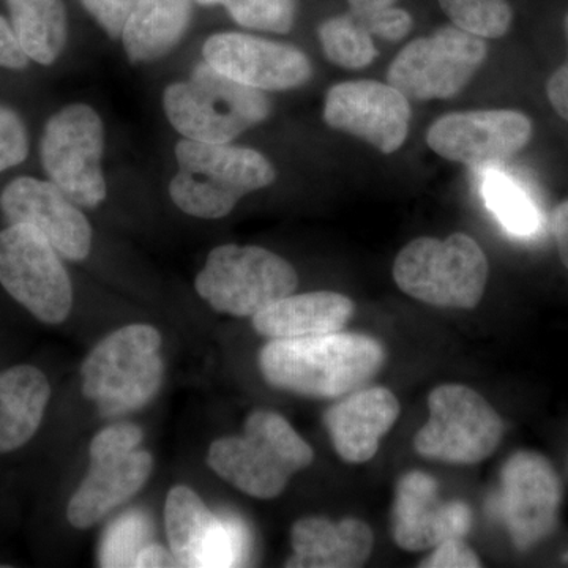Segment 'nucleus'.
Wrapping results in <instances>:
<instances>
[{
    "label": "nucleus",
    "mask_w": 568,
    "mask_h": 568,
    "mask_svg": "<svg viewBox=\"0 0 568 568\" xmlns=\"http://www.w3.org/2000/svg\"><path fill=\"white\" fill-rule=\"evenodd\" d=\"M386 362L373 336L335 334L271 339L261 349L264 379L280 390L310 398H338L372 381Z\"/></svg>",
    "instance_id": "f257e3e1"
},
{
    "label": "nucleus",
    "mask_w": 568,
    "mask_h": 568,
    "mask_svg": "<svg viewBox=\"0 0 568 568\" xmlns=\"http://www.w3.org/2000/svg\"><path fill=\"white\" fill-rule=\"evenodd\" d=\"M488 260L473 237L463 233L446 241L420 237L396 256L394 278L417 301L444 308H476L488 282Z\"/></svg>",
    "instance_id": "423d86ee"
},
{
    "label": "nucleus",
    "mask_w": 568,
    "mask_h": 568,
    "mask_svg": "<svg viewBox=\"0 0 568 568\" xmlns=\"http://www.w3.org/2000/svg\"><path fill=\"white\" fill-rule=\"evenodd\" d=\"M487 43L457 26L410 41L387 71V82L407 100L458 95L487 59Z\"/></svg>",
    "instance_id": "9d476101"
},
{
    "label": "nucleus",
    "mask_w": 568,
    "mask_h": 568,
    "mask_svg": "<svg viewBox=\"0 0 568 568\" xmlns=\"http://www.w3.org/2000/svg\"><path fill=\"white\" fill-rule=\"evenodd\" d=\"M29 65V58L22 50L13 28L6 18L0 17V67L22 70Z\"/></svg>",
    "instance_id": "f704fd0d"
},
{
    "label": "nucleus",
    "mask_w": 568,
    "mask_h": 568,
    "mask_svg": "<svg viewBox=\"0 0 568 568\" xmlns=\"http://www.w3.org/2000/svg\"><path fill=\"white\" fill-rule=\"evenodd\" d=\"M362 26L372 33L386 41H399L407 37L413 29V17L406 10L388 7L376 13L369 14L364 20H357Z\"/></svg>",
    "instance_id": "2f4dec72"
},
{
    "label": "nucleus",
    "mask_w": 568,
    "mask_h": 568,
    "mask_svg": "<svg viewBox=\"0 0 568 568\" xmlns=\"http://www.w3.org/2000/svg\"><path fill=\"white\" fill-rule=\"evenodd\" d=\"M223 6L244 28L275 33L293 29L294 0H223Z\"/></svg>",
    "instance_id": "c85d7f7f"
},
{
    "label": "nucleus",
    "mask_w": 568,
    "mask_h": 568,
    "mask_svg": "<svg viewBox=\"0 0 568 568\" xmlns=\"http://www.w3.org/2000/svg\"><path fill=\"white\" fill-rule=\"evenodd\" d=\"M548 99L560 118L568 121V67H559L549 78Z\"/></svg>",
    "instance_id": "c9c22d12"
},
{
    "label": "nucleus",
    "mask_w": 568,
    "mask_h": 568,
    "mask_svg": "<svg viewBox=\"0 0 568 568\" xmlns=\"http://www.w3.org/2000/svg\"><path fill=\"white\" fill-rule=\"evenodd\" d=\"M552 233L564 265L568 268V201H564L552 213Z\"/></svg>",
    "instance_id": "4c0bfd02"
},
{
    "label": "nucleus",
    "mask_w": 568,
    "mask_h": 568,
    "mask_svg": "<svg viewBox=\"0 0 568 568\" xmlns=\"http://www.w3.org/2000/svg\"><path fill=\"white\" fill-rule=\"evenodd\" d=\"M152 467V455L145 450H134L121 458L91 462L88 476L67 508L70 525L77 529L92 528L144 487Z\"/></svg>",
    "instance_id": "aec40b11"
},
{
    "label": "nucleus",
    "mask_w": 568,
    "mask_h": 568,
    "mask_svg": "<svg viewBox=\"0 0 568 568\" xmlns=\"http://www.w3.org/2000/svg\"><path fill=\"white\" fill-rule=\"evenodd\" d=\"M457 28L481 39H500L511 24L507 0H439Z\"/></svg>",
    "instance_id": "cd10ccee"
},
{
    "label": "nucleus",
    "mask_w": 568,
    "mask_h": 568,
    "mask_svg": "<svg viewBox=\"0 0 568 568\" xmlns=\"http://www.w3.org/2000/svg\"><path fill=\"white\" fill-rule=\"evenodd\" d=\"M142 429L133 424H115L102 429L91 444V462L125 457L138 450L142 443Z\"/></svg>",
    "instance_id": "c756f323"
},
{
    "label": "nucleus",
    "mask_w": 568,
    "mask_h": 568,
    "mask_svg": "<svg viewBox=\"0 0 568 568\" xmlns=\"http://www.w3.org/2000/svg\"><path fill=\"white\" fill-rule=\"evenodd\" d=\"M500 480V508L515 547H536L558 525L562 500L558 473L544 455L523 450L507 459Z\"/></svg>",
    "instance_id": "ddd939ff"
},
{
    "label": "nucleus",
    "mask_w": 568,
    "mask_h": 568,
    "mask_svg": "<svg viewBox=\"0 0 568 568\" xmlns=\"http://www.w3.org/2000/svg\"><path fill=\"white\" fill-rule=\"evenodd\" d=\"M422 568H478L480 559L463 538H448L437 545L435 552L420 564Z\"/></svg>",
    "instance_id": "72a5a7b5"
},
{
    "label": "nucleus",
    "mask_w": 568,
    "mask_h": 568,
    "mask_svg": "<svg viewBox=\"0 0 568 568\" xmlns=\"http://www.w3.org/2000/svg\"><path fill=\"white\" fill-rule=\"evenodd\" d=\"M429 417L414 439L418 455L450 465H477L495 454L504 422L487 399L462 384L436 387Z\"/></svg>",
    "instance_id": "6e6552de"
},
{
    "label": "nucleus",
    "mask_w": 568,
    "mask_h": 568,
    "mask_svg": "<svg viewBox=\"0 0 568 568\" xmlns=\"http://www.w3.org/2000/svg\"><path fill=\"white\" fill-rule=\"evenodd\" d=\"M163 106L186 140L216 144L235 140L271 112L263 91L224 77L207 62L200 63L189 81L168 85Z\"/></svg>",
    "instance_id": "39448f33"
},
{
    "label": "nucleus",
    "mask_w": 568,
    "mask_h": 568,
    "mask_svg": "<svg viewBox=\"0 0 568 568\" xmlns=\"http://www.w3.org/2000/svg\"><path fill=\"white\" fill-rule=\"evenodd\" d=\"M566 32H567V39H568V14H567V18H566ZM564 65L568 67V59H567V62L564 63Z\"/></svg>",
    "instance_id": "79ce46f5"
},
{
    "label": "nucleus",
    "mask_w": 568,
    "mask_h": 568,
    "mask_svg": "<svg viewBox=\"0 0 568 568\" xmlns=\"http://www.w3.org/2000/svg\"><path fill=\"white\" fill-rule=\"evenodd\" d=\"M347 2H349L355 20H364L376 11L394 7L396 0H347Z\"/></svg>",
    "instance_id": "58836bf2"
},
{
    "label": "nucleus",
    "mask_w": 568,
    "mask_h": 568,
    "mask_svg": "<svg viewBox=\"0 0 568 568\" xmlns=\"http://www.w3.org/2000/svg\"><path fill=\"white\" fill-rule=\"evenodd\" d=\"M204 58L224 77L260 91L298 88L313 74L305 52L245 33L212 36L205 41Z\"/></svg>",
    "instance_id": "2eb2a0df"
},
{
    "label": "nucleus",
    "mask_w": 568,
    "mask_h": 568,
    "mask_svg": "<svg viewBox=\"0 0 568 568\" xmlns=\"http://www.w3.org/2000/svg\"><path fill=\"white\" fill-rule=\"evenodd\" d=\"M399 409L396 396L384 387L351 392L332 406L324 424L339 458L362 465L375 457L381 440L394 428Z\"/></svg>",
    "instance_id": "6ab92c4d"
},
{
    "label": "nucleus",
    "mask_w": 568,
    "mask_h": 568,
    "mask_svg": "<svg viewBox=\"0 0 568 568\" xmlns=\"http://www.w3.org/2000/svg\"><path fill=\"white\" fill-rule=\"evenodd\" d=\"M192 13V0H136L125 29L123 48L133 63L163 58L181 41Z\"/></svg>",
    "instance_id": "b1692460"
},
{
    "label": "nucleus",
    "mask_w": 568,
    "mask_h": 568,
    "mask_svg": "<svg viewBox=\"0 0 568 568\" xmlns=\"http://www.w3.org/2000/svg\"><path fill=\"white\" fill-rule=\"evenodd\" d=\"M394 538L407 551L436 548L448 538H463L469 532L473 511L465 503H443L437 496V481L425 473L406 474L396 485Z\"/></svg>",
    "instance_id": "f3484780"
},
{
    "label": "nucleus",
    "mask_w": 568,
    "mask_h": 568,
    "mask_svg": "<svg viewBox=\"0 0 568 568\" xmlns=\"http://www.w3.org/2000/svg\"><path fill=\"white\" fill-rule=\"evenodd\" d=\"M11 28L32 61L51 65L67 41V11L62 0H26L11 7Z\"/></svg>",
    "instance_id": "393cba45"
},
{
    "label": "nucleus",
    "mask_w": 568,
    "mask_h": 568,
    "mask_svg": "<svg viewBox=\"0 0 568 568\" xmlns=\"http://www.w3.org/2000/svg\"><path fill=\"white\" fill-rule=\"evenodd\" d=\"M320 40L325 58L347 70H362L375 61L377 51L372 33L353 14L323 22Z\"/></svg>",
    "instance_id": "bb28decb"
},
{
    "label": "nucleus",
    "mask_w": 568,
    "mask_h": 568,
    "mask_svg": "<svg viewBox=\"0 0 568 568\" xmlns=\"http://www.w3.org/2000/svg\"><path fill=\"white\" fill-rule=\"evenodd\" d=\"M0 284L44 324H61L73 306V287L58 250L31 224L0 233Z\"/></svg>",
    "instance_id": "1a4fd4ad"
},
{
    "label": "nucleus",
    "mask_w": 568,
    "mask_h": 568,
    "mask_svg": "<svg viewBox=\"0 0 568 568\" xmlns=\"http://www.w3.org/2000/svg\"><path fill=\"white\" fill-rule=\"evenodd\" d=\"M29 138L20 115L0 104V173L28 159Z\"/></svg>",
    "instance_id": "7c9ffc66"
},
{
    "label": "nucleus",
    "mask_w": 568,
    "mask_h": 568,
    "mask_svg": "<svg viewBox=\"0 0 568 568\" xmlns=\"http://www.w3.org/2000/svg\"><path fill=\"white\" fill-rule=\"evenodd\" d=\"M354 310L351 298L331 291L291 294L256 313L253 327L271 339L335 334L342 332Z\"/></svg>",
    "instance_id": "4be33fe9"
},
{
    "label": "nucleus",
    "mask_w": 568,
    "mask_h": 568,
    "mask_svg": "<svg viewBox=\"0 0 568 568\" xmlns=\"http://www.w3.org/2000/svg\"><path fill=\"white\" fill-rule=\"evenodd\" d=\"M179 171L171 200L197 219H223L245 194L264 189L276 173L263 153L216 142L182 140L175 145Z\"/></svg>",
    "instance_id": "7ed1b4c3"
},
{
    "label": "nucleus",
    "mask_w": 568,
    "mask_h": 568,
    "mask_svg": "<svg viewBox=\"0 0 568 568\" xmlns=\"http://www.w3.org/2000/svg\"><path fill=\"white\" fill-rule=\"evenodd\" d=\"M47 376L31 365L0 375V454L18 450L36 436L50 403Z\"/></svg>",
    "instance_id": "5701e85b"
},
{
    "label": "nucleus",
    "mask_w": 568,
    "mask_h": 568,
    "mask_svg": "<svg viewBox=\"0 0 568 568\" xmlns=\"http://www.w3.org/2000/svg\"><path fill=\"white\" fill-rule=\"evenodd\" d=\"M201 6H223V0H196Z\"/></svg>",
    "instance_id": "ea45409f"
},
{
    "label": "nucleus",
    "mask_w": 568,
    "mask_h": 568,
    "mask_svg": "<svg viewBox=\"0 0 568 568\" xmlns=\"http://www.w3.org/2000/svg\"><path fill=\"white\" fill-rule=\"evenodd\" d=\"M324 121L388 155L405 144L409 133V100L388 82H342L325 95Z\"/></svg>",
    "instance_id": "4468645a"
},
{
    "label": "nucleus",
    "mask_w": 568,
    "mask_h": 568,
    "mask_svg": "<svg viewBox=\"0 0 568 568\" xmlns=\"http://www.w3.org/2000/svg\"><path fill=\"white\" fill-rule=\"evenodd\" d=\"M162 335L130 324L102 339L82 364V394L103 417H118L152 402L163 384Z\"/></svg>",
    "instance_id": "20e7f679"
},
{
    "label": "nucleus",
    "mask_w": 568,
    "mask_h": 568,
    "mask_svg": "<svg viewBox=\"0 0 568 568\" xmlns=\"http://www.w3.org/2000/svg\"><path fill=\"white\" fill-rule=\"evenodd\" d=\"M84 9L102 24L111 39L122 36L136 0H81Z\"/></svg>",
    "instance_id": "473e14b6"
},
{
    "label": "nucleus",
    "mask_w": 568,
    "mask_h": 568,
    "mask_svg": "<svg viewBox=\"0 0 568 568\" xmlns=\"http://www.w3.org/2000/svg\"><path fill=\"white\" fill-rule=\"evenodd\" d=\"M40 155L44 173L74 204L103 203V123L91 106L77 103L55 112L44 126Z\"/></svg>",
    "instance_id": "9b49d317"
},
{
    "label": "nucleus",
    "mask_w": 568,
    "mask_h": 568,
    "mask_svg": "<svg viewBox=\"0 0 568 568\" xmlns=\"http://www.w3.org/2000/svg\"><path fill=\"white\" fill-rule=\"evenodd\" d=\"M293 265L261 246L222 245L209 254L194 287L215 312L254 316L297 290Z\"/></svg>",
    "instance_id": "0eeeda50"
},
{
    "label": "nucleus",
    "mask_w": 568,
    "mask_h": 568,
    "mask_svg": "<svg viewBox=\"0 0 568 568\" xmlns=\"http://www.w3.org/2000/svg\"><path fill=\"white\" fill-rule=\"evenodd\" d=\"M291 568H355L368 560L375 545L373 530L361 519L334 523L323 517L298 519L291 530Z\"/></svg>",
    "instance_id": "412c9836"
},
{
    "label": "nucleus",
    "mask_w": 568,
    "mask_h": 568,
    "mask_svg": "<svg viewBox=\"0 0 568 568\" xmlns=\"http://www.w3.org/2000/svg\"><path fill=\"white\" fill-rule=\"evenodd\" d=\"M530 138L528 115L511 110L455 112L437 119L426 133V142L437 155L473 168L506 162Z\"/></svg>",
    "instance_id": "f8f14e48"
},
{
    "label": "nucleus",
    "mask_w": 568,
    "mask_h": 568,
    "mask_svg": "<svg viewBox=\"0 0 568 568\" xmlns=\"http://www.w3.org/2000/svg\"><path fill=\"white\" fill-rule=\"evenodd\" d=\"M0 209L10 224H31L40 231L67 260L82 261L91 253V224L52 182L17 179L0 194Z\"/></svg>",
    "instance_id": "dca6fc26"
},
{
    "label": "nucleus",
    "mask_w": 568,
    "mask_h": 568,
    "mask_svg": "<svg viewBox=\"0 0 568 568\" xmlns=\"http://www.w3.org/2000/svg\"><path fill=\"white\" fill-rule=\"evenodd\" d=\"M313 459L315 452L286 418L272 410H254L246 418L244 436L222 437L212 444L207 465L245 495L275 499Z\"/></svg>",
    "instance_id": "f03ea898"
},
{
    "label": "nucleus",
    "mask_w": 568,
    "mask_h": 568,
    "mask_svg": "<svg viewBox=\"0 0 568 568\" xmlns=\"http://www.w3.org/2000/svg\"><path fill=\"white\" fill-rule=\"evenodd\" d=\"M478 189L489 212L508 234L530 239L540 233L544 226L540 207L528 189L514 175L497 168H484Z\"/></svg>",
    "instance_id": "a878e982"
},
{
    "label": "nucleus",
    "mask_w": 568,
    "mask_h": 568,
    "mask_svg": "<svg viewBox=\"0 0 568 568\" xmlns=\"http://www.w3.org/2000/svg\"><path fill=\"white\" fill-rule=\"evenodd\" d=\"M164 523L179 566H233L237 540L192 488L178 485L168 493Z\"/></svg>",
    "instance_id": "a211bd4d"
},
{
    "label": "nucleus",
    "mask_w": 568,
    "mask_h": 568,
    "mask_svg": "<svg viewBox=\"0 0 568 568\" xmlns=\"http://www.w3.org/2000/svg\"><path fill=\"white\" fill-rule=\"evenodd\" d=\"M133 567L138 568H166L181 567L171 549L162 547V545H148L138 552L134 558Z\"/></svg>",
    "instance_id": "e433bc0d"
},
{
    "label": "nucleus",
    "mask_w": 568,
    "mask_h": 568,
    "mask_svg": "<svg viewBox=\"0 0 568 568\" xmlns=\"http://www.w3.org/2000/svg\"><path fill=\"white\" fill-rule=\"evenodd\" d=\"M22 2H26V0H7V6L11 9V7L20 6Z\"/></svg>",
    "instance_id": "a19ab883"
}]
</instances>
